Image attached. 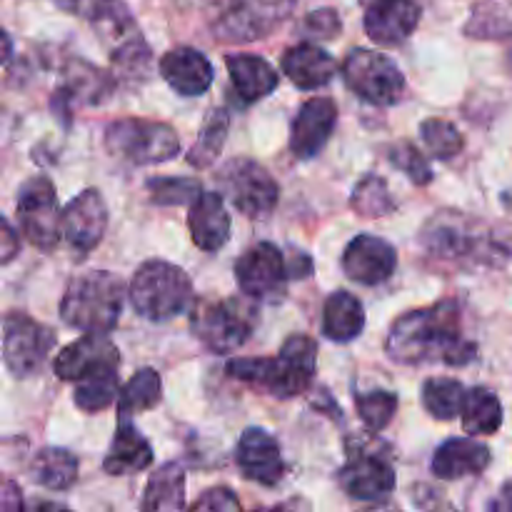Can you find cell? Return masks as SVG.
Returning <instances> with one entry per match:
<instances>
[{
    "mask_svg": "<svg viewBox=\"0 0 512 512\" xmlns=\"http://www.w3.org/2000/svg\"><path fill=\"white\" fill-rule=\"evenodd\" d=\"M385 350L393 363H443L460 368L475 360L478 348L463 330V308L458 300H443L430 308L410 310L390 328Z\"/></svg>",
    "mask_w": 512,
    "mask_h": 512,
    "instance_id": "1",
    "label": "cell"
},
{
    "mask_svg": "<svg viewBox=\"0 0 512 512\" xmlns=\"http://www.w3.org/2000/svg\"><path fill=\"white\" fill-rule=\"evenodd\" d=\"M423 245L428 255L453 268L498 265L510 253V248H505L498 235L485 228L480 220L453 210H445L428 220L423 228Z\"/></svg>",
    "mask_w": 512,
    "mask_h": 512,
    "instance_id": "2",
    "label": "cell"
},
{
    "mask_svg": "<svg viewBox=\"0 0 512 512\" xmlns=\"http://www.w3.org/2000/svg\"><path fill=\"white\" fill-rule=\"evenodd\" d=\"M318 345L308 335H290L275 358H235L228 363L230 378L258 385L275 398H295L313 383Z\"/></svg>",
    "mask_w": 512,
    "mask_h": 512,
    "instance_id": "3",
    "label": "cell"
},
{
    "mask_svg": "<svg viewBox=\"0 0 512 512\" xmlns=\"http://www.w3.org/2000/svg\"><path fill=\"white\" fill-rule=\"evenodd\" d=\"M125 285L108 270L83 273L60 300V318L80 333H110L123 313Z\"/></svg>",
    "mask_w": 512,
    "mask_h": 512,
    "instance_id": "4",
    "label": "cell"
},
{
    "mask_svg": "<svg viewBox=\"0 0 512 512\" xmlns=\"http://www.w3.org/2000/svg\"><path fill=\"white\" fill-rule=\"evenodd\" d=\"M53 3L65 13L88 20L118 65L138 68L148 63L150 50L123 0H53Z\"/></svg>",
    "mask_w": 512,
    "mask_h": 512,
    "instance_id": "5",
    "label": "cell"
},
{
    "mask_svg": "<svg viewBox=\"0 0 512 512\" xmlns=\"http://www.w3.org/2000/svg\"><path fill=\"white\" fill-rule=\"evenodd\" d=\"M130 303L143 318L170 320L185 313L193 300V283L188 273L168 260H148L130 280Z\"/></svg>",
    "mask_w": 512,
    "mask_h": 512,
    "instance_id": "6",
    "label": "cell"
},
{
    "mask_svg": "<svg viewBox=\"0 0 512 512\" xmlns=\"http://www.w3.org/2000/svg\"><path fill=\"white\" fill-rule=\"evenodd\" d=\"M105 148L130 165H158L180 153V138L168 123L120 118L105 128Z\"/></svg>",
    "mask_w": 512,
    "mask_h": 512,
    "instance_id": "7",
    "label": "cell"
},
{
    "mask_svg": "<svg viewBox=\"0 0 512 512\" xmlns=\"http://www.w3.org/2000/svg\"><path fill=\"white\" fill-rule=\"evenodd\" d=\"M258 315L255 305L240 298L208 300L193 313V333L213 353H233L243 348L253 335Z\"/></svg>",
    "mask_w": 512,
    "mask_h": 512,
    "instance_id": "8",
    "label": "cell"
},
{
    "mask_svg": "<svg viewBox=\"0 0 512 512\" xmlns=\"http://www.w3.org/2000/svg\"><path fill=\"white\" fill-rule=\"evenodd\" d=\"M343 80L360 100L370 105H395L405 93V75L383 53L355 48L343 60Z\"/></svg>",
    "mask_w": 512,
    "mask_h": 512,
    "instance_id": "9",
    "label": "cell"
},
{
    "mask_svg": "<svg viewBox=\"0 0 512 512\" xmlns=\"http://www.w3.org/2000/svg\"><path fill=\"white\" fill-rule=\"evenodd\" d=\"M18 225L28 243L38 250H53L63 238V210L55 185L45 175L30 178L18 195Z\"/></svg>",
    "mask_w": 512,
    "mask_h": 512,
    "instance_id": "10",
    "label": "cell"
},
{
    "mask_svg": "<svg viewBox=\"0 0 512 512\" xmlns=\"http://www.w3.org/2000/svg\"><path fill=\"white\" fill-rule=\"evenodd\" d=\"M55 335L25 313H8L3 323V358L13 378H33L48 360Z\"/></svg>",
    "mask_w": 512,
    "mask_h": 512,
    "instance_id": "11",
    "label": "cell"
},
{
    "mask_svg": "<svg viewBox=\"0 0 512 512\" xmlns=\"http://www.w3.org/2000/svg\"><path fill=\"white\" fill-rule=\"evenodd\" d=\"M223 195L248 218H265L278 205L280 188L273 175L260 163L248 158H235L223 165L218 175Z\"/></svg>",
    "mask_w": 512,
    "mask_h": 512,
    "instance_id": "12",
    "label": "cell"
},
{
    "mask_svg": "<svg viewBox=\"0 0 512 512\" xmlns=\"http://www.w3.org/2000/svg\"><path fill=\"white\" fill-rule=\"evenodd\" d=\"M298 0H233L220 15L215 35L228 43H250L273 33Z\"/></svg>",
    "mask_w": 512,
    "mask_h": 512,
    "instance_id": "13",
    "label": "cell"
},
{
    "mask_svg": "<svg viewBox=\"0 0 512 512\" xmlns=\"http://www.w3.org/2000/svg\"><path fill=\"white\" fill-rule=\"evenodd\" d=\"M235 280L253 300H278L290 280V268L278 245L258 243L235 263Z\"/></svg>",
    "mask_w": 512,
    "mask_h": 512,
    "instance_id": "14",
    "label": "cell"
},
{
    "mask_svg": "<svg viewBox=\"0 0 512 512\" xmlns=\"http://www.w3.org/2000/svg\"><path fill=\"white\" fill-rule=\"evenodd\" d=\"M120 363H123L120 350L115 348L108 333H85L83 338H78L75 343L65 345L60 350L53 368L60 380L78 383V380L90 378V375L118 370Z\"/></svg>",
    "mask_w": 512,
    "mask_h": 512,
    "instance_id": "15",
    "label": "cell"
},
{
    "mask_svg": "<svg viewBox=\"0 0 512 512\" xmlns=\"http://www.w3.org/2000/svg\"><path fill=\"white\" fill-rule=\"evenodd\" d=\"M105 230H108V205L100 190H85L63 208V240L75 253H90L103 240Z\"/></svg>",
    "mask_w": 512,
    "mask_h": 512,
    "instance_id": "16",
    "label": "cell"
},
{
    "mask_svg": "<svg viewBox=\"0 0 512 512\" xmlns=\"http://www.w3.org/2000/svg\"><path fill=\"white\" fill-rule=\"evenodd\" d=\"M338 483L350 498L360 503H378L395 490V470L383 455L360 450L340 468Z\"/></svg>",
    "mask_w": 512,
    "mask_h": 512,
    "instance_id": "17",
    "label": "cell"
},
{
    "mask_svg": "<svg viewBox=\"0 0 512 512\" xmlns=\"http://www.w3.org/2000/svg\"><path fill=\"white\" fill-rule=\"evenodd\" d=\"M235 463L245 478L265 485V488L278 485L285 475V460L278 440L260 428H250L240 435L238 448H235Z\"/></svg>",
    "mask_w": 512,
    "mask_h": 512,
    "instance_id": "18",
    "label": "cell"
},
{
    "mask_svg": "<svg viewBox=\"0 0 512 512\" xmlns=\"http://www.w3.org/2000/svg\"><path fill=\"white\" fill-rule=\"evenodd\" d=\"M398 268V255L388 240L378 235H358L343 253V270L360 285H380Z\"/></svg>",
    "mask_w": 512,
    "mask_h": 512,
    "instance_id": "19",
    "label": "cell"
},
{
    "mask_svg": "<svg viewBox=\"0 0 512 512\" xmlns=\"http://www.w3.org/2000/svg\"><path fill=\"white\" fill-rule=\"evenodd\" d=\"M338 108L330 98H310L300 105L290 128V150L295 158L310 160L325 148L335 130Z\"/></svg>",
    "mask_w": 512,
    "mask_h": 512,
    "instance_id": "20",
    "label": "cell"
},
{
    "mask_svg": "<svg viewBox=\"0 0 512 512\" xmlns=\"http://www.w3.org/2000/svg\"><path fill=\"white\" fill-rule=\"evenodd\" d=\"M418 23L420 5L415 0H375L365 8V33L378 45H400Z\"/></svg>",
    "mask_w": 512,
    "mask_h": 512,
    "instance_id": "21",
    "label": "cell"
},
{
    "mask_svg": "<svg viewBox=\"0 0 512 512\" xmlns=\"http://www.w3.org/2000/svg\"><path fill=\"white\" fill-rule=\"evenodd\" d=\"M160 75L180 95H203L213 85V65L200 50L190 45L168 50L160 58Z\"/></svg>",
    "mask_w": 512,
    "mask_h": 512,
    "instance_id": "22",
    "label": "cell"
},
{
    "mask_svg": "<svg viewBox=\"0 0 512 512\" xmlns=\"http://www.w3.org/2000/svg\"><path fill=\"white\" fill-rule=\"evenodd\" d=\"M190 235L193 243L205 253H215L230 240V215L225 210L223 193L203 190L198 198L190 203L188 215Z\"/></svg>",
    "mask_w": 512,
    "mask_h": 512,
    "instance_id": "23",
    "label": "cell"
},
{
    "mask_svg": "<svg viewBox=\"0 0 512 512\" xmlns=\"http://www.w3.org/2000/svg\"><path fill=\"white\" fill-rule=\"evenodd\" d=\"M490 465V448L473 438H450L435 450L433 473L440 480H460L485 473Z\"/></svg>",
    "mask_w": 512,
    "mask_h": 512,
    "instance_id": "24",
    "label": "cell"
},
{
    "mask_svg": "<svg viewBox=\"0 0 512 512\" xmlns=\"http://www.w3.org/2000/svg\"><path fill=\"white\" fill-rule=\"evenodd\" d=\"M335 70H338V65H335L333 55L325 53L318 43H310V40L293 45L283 55V73L300 90H315L320 85H328Z\"/></svg>",
    "mask_w": 512,
    "mask_h": 512,
    "instance_id": "25",
    "label": "cell"
},
{
    "mask_svg": "<svg viewBox=\"0 0 512 512\" xmlns=\"http://www.w3.org/2000/svg\"><path fill=\"white\" fill-rule=\"evenodd\" d=\"M153 465V448L148 440L138 433L133 423L123 420L118 423V430L113 435L108 455L103 460V470L108 475H133L143 473Z\"/></svg>",
    "mask_w": 512,
    "mask_h": 512,
    "instance_id": "26",
    "label": "cell"
},
{
    "mask_svg": "<svg viewBox=\"0 0 512 512\" xmlns=\"http://www.w3.org/2000/svg\"><path fill=\"white\" fill-rule=\"evenodd\" d=\"M228 73L233 90L243 103H255L278 88V73L265 58L253 53L228 55Z\"/></svg>",
    "mask_w": 512,
    "mask_h": 512,
    "instance_id": "27",
    "label": "cell"
},
{
    "mask_svg": "<svg viewBox=\"0 0 512 512\" xmlns=\"http://www.w3.org/2000/svg\"><path fill=\"white\" fill-rule=\"evenodd\" d=\"M365 328L363 303L348 290H335L323 308V333L335 343H350Z\"/></svg>",
    "mask_w": 512,
    "mask_h": 512,
    "instance_id": "28",
    "label": "cell"
},
{
    "mask_svg": "<svg viewBox=\"0 0 512 512\" xmlns=\"http://www.w3.org/2000/svg\"><path fill=\"white\" fill-rule=\"evenodd\" d=\"M463 428L470 435H495L503 425V403L488 388H470L463 403Z\"/></svg>",
    "mask_w": 512,
    "mask_h": 512,
    "instance_id": "29",
    "label": "cell"
},
{
    "mask_svg": "<svg viewBox=\"0 0 512 512\" xmlns=\"http://www.w3.org/2000/svg\"><path fill=\"white\" fill-rule=\"evenodd\" d=\"M30 475L48 490H68L78 480V458L63 448H43L33 458Z\"/></svg>",
    "mask_w": 512,
    "mask_h": 512,
    "instance_id": "30",
    "label": "cell"
},
{
    "mask_svg": "<svg viewBox=\"0 0 512 512\" xmlns=\"http://www.w3.org/2000/svg\"><path fill=\"white\" fill-rule=\"evenodd\" d=\"M185 508V473L180 465L168 463L150 475L145 488L143 510H180Z\"/></svg>",
    "mask_w": 512,
    "mask_h": 512,
    "instance_id": "31",
    "label": "cell"
},
{
    "mask_svg": "<svg viewBox=\"0 0 512 512\" xmlns=\"http://www.w3.org/2000/svg\"><path fill=\"white\" fill-rule=\"evenodd\" d=\"M160 400H163V378L158 370L143 368L120 388L118 410L128 418V415L153 410Z\"/></svg>",
    "mask_w": 512,
    "mask_h": 512,
    "instance_id": "32",
    "label": "cell"
},
{
    "mask_svg": "<svg viewBox=\"0 0 512 512\" xmlns=\"http://www.w3.org/2000/svg\"><path fill=\"white\" fill-rule=\"evenodd\" d=\"M465 393L460 380L453 378H430L423 385V405L435 420H455L463 413Z\"/></svg>",
    "mask_w": 512,
    "mask_h": 512,
    "instance_id": "33",
    "label": "cell"
},
{
    "mask_svg": "<svg viewBox=\"0 0 512 512\" xmlns=\"http://www.w3.org/2000/svg\"><path fill=\"white\" fill-rule=\"evenodd\" d=\"M230 118L223 108L210 110L208 120L203 123V130H200V138L195 140L193 150L188 153V163L193 168H208V165L215 163V158L223 150L225 138H228Z\"/></svg>",
    "mask_w": 512,
    "mask_h": 512,
    "instance_id": "34",
    "label": "cell"
},
{
    "mask_svg": "<svg viewBox=\"0 0 512 512\" xmlns=\"http://www.w3.org/2000/svg\"><path fill=\"white\" fill-rule=\"evenodd\" d=\"M118 395H120L118 370H108V373H98V375H90V378L78 380V388H75L73 400L83 413H100V410L110 408Z\"/></svg>",
    "mask_w": 512,
    "mask_h": 512,
    "instance_id": "35",
    "label": "cell"
},
{
    "mask_svg": "<svg viewBox=\"0 0 512 512\" xmlns=\"http://www.w3.org/2000/svg\"><path fill=\"white\" fill-rule=\"evenodd\" d=\"M350 205L358 215L363 218H380V215H388L395 210V200L390 195L388 183L378 175H365L353 190V198Z\"/></svg>",
    "mask_w": 512,
    "mask_h": 512,
    "instance_id": "36",
    "label": "cell"
},
{
    "mask_svg": "<svg viewBox=\"0 0 512 512\" xmlns=\"http://www.w3.org/2000/svg\"><path fill=\"white\" fill-rule=\"evenodd\" d=\"M355 408H358L360 420L368 425L370 430L380 433L390 425V420L398 413V395L388 393V390H370V393L355 395Z\"/></svg>",
    "mask_w": 512,
    "mask_h": 512,
    "instance_id": "37",
    "label": "cell"
},
{
    "mask_svg": "<svg viewBox=\"0 0 512 512\" xmlns=\"http://www.w3.org/2000/svg\"><path fill=\"white\" fill-rule=\"evenodd\" d=\"M420 140H423V145L435 155V158H443V160L455 158L465 145L460 130L455 128L450 120H443V118L425 120V123L420 125Z\"/></svg>",
    "mask_w": 512,
    "mask_h": 512,
    "instance_id": "38",
    "label": "cell"
},
{
    "mask_svg": "<svg viewBox=\"0 0 512 512\" xmlns=\"http://www.w3.org/2000/svg\"><path fill=\"white\" fill-rule=\"evenodd\" d=\"M148 193L155 205H190L203 188L193 178H153L148 183Z\"/></svg>",
    "mask_w": 512,
    "mask_h": 512,
    "instance_id": "39",
    "label": "cell"
},
{
    "mask_svg": "<svg viewBox=\"0 0 512 512\" xmlns=\"http://www.w3.org/2000/svg\"><path fill=\"white\" fill-rule=\"evenodd\" d=\"M388 158H390V163H393L395 168L403 170V173L408 175L415 185H428L430 180H433V168H430L428 158H425V155L420 153L415 145H410V143L393 145L388 153Z\"/></svg>",
    "mask_w": 512,
    "mask_h": 512,
    "instance_id": "40",
    "label": "cell"
},
{
    "mask_svg": "<svg viewBox=\"0 0 512 512\" xmlns=\"http://www.w3.org/2000/svg\"><path fill=\"white\" fill-rule=\"evenodd\" d=\"M340 28H343L340 15L335 13L333 8H323V10H310V13L303 18V23H300L298 30L305 40L318 43V40L338 38Z\"/></svg>",
    "mask_w": 512,
    "mask_h": 512,
    "instance_id": "41",
    "label": "cell"
},
{
    "mask_svg": "<svg viewBox=\"0 0 512 512\" xmlns=\"http://www.w3.org/2000/svg\"><path fill=\"white\" fill-rule=\"evenodd\" d=\"M193 510H240V500L230 488H213L195 500Z\"/></svg>",
    "mask_w": 512,
    "mask_h": 512,
    "instance_id": "42",
    "label": "cell"
},
{
    "mask_svg": "<svg viewBox=\"0 0 512 512\" xmlns=\"http://www.w3.org/2000/svg\"><path fill=\"white\" fill-rule=\"evenodd\" d=\"M18 248H20L18 233L10 228V223H5L3 225V263H10V260L15 258V253H18Z\"/></svg>",
    "mask_w": 512,
    "mask_h": 512,
    "instance_id": "43",
    "label": "cell"
},
{
    "mask_svg": "<svg viewBox=\"0 0 512 512\" xmlns=\"http://www.w3.org/2000/svg\"><path fill=\"white\" fill-rule=\"evenodd\" d=\"M360 3H363L365 8H368V5H370V3H375V0H360Z\"/></svg>",
    "mask_w": 512,
    "mask_h": 512,
    "instance_id": "44",
    "label": "cell"
}]
</instances>
